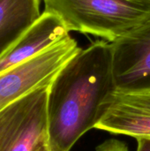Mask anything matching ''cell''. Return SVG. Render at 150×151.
I'll return each mask as SVG.
<instances>
[{
    "label": "cell",
    "mask_w": 150,
    "mask_h": 151,
    "mask_svg": "<svg viewBox=\"0 0 150 151\" xmlns=\"http://www.w3.org/2000/svg\"><path fill=\"white\" fill-rule=\"evenodd\" d=\"M95 128L135 139L150 138V90L114 91L105 101Z\"/></svg>",
    "instance_id": "8992f818"
},
{
    "label": "cell",
    "mask_w": 150,
    "mask_h": 151,
    "mask_svg": "<svg viewBox=\"0 0 150 151\" xmlns=\"http://www.w3.org/2000/svg\"><path fill=\"white\" fill-rule=\"evenodd\" d=\"M138 142L137 151H150V138L136 139Z\"/></svg>",
    "instance_id": "30bf717a"
},
{
    "label": "cell",
    "mask_w": 150,
    "mask_h": 151,
    "mask_svg": "<svg viewBox=\"0 0 150 151\" xmlns=\"http://www.w3.org/2000/svg\"><path fill=\"white\" fill-rule=\"evenodd\" d=\"M49 86L29 93L0 111V151H36L48 143Z\"/></svg>",
    "instance_id": "277c9868"
},
{
    "label": "cell",
    "mask_w": 150,
    "mask_h": 151,
    "mask_svg": "<svg viewBox=\"0 0 150 151\" xmlns=\"http://www.w3.org/2000/svg\"><path fill=\"white\" fill-rule=\"evenodd\" d=\"M68 35L69 32L60 17L44 11L0 58V73L33 58Z\"/></svg>",
    "instance_id": "52a82bcc"
},
{
    "label": "cell",
    "mask_w": 150,
    "mask_h": 151,
    "mask_svg": "<svg viewBox=\"0 0 150 151\" xmlns=\"http://www.w3.org/2000/svg\"><path fill=\"white\" fill-rule=\"evenodd\" d=\"M95 151H129V149L126 143L118 140L111 139L99 145Z\"/></svg>",
    "instance_id": "9c48e42d"
},
{
    "label": "cell",
    "mask_w": 150,
    "mask_h": 151,
    "mask_svg": "<svg viewBox=\"0 0 150 151\" xmlns=\"http://www.w3.org/2000/svg\"><path fill=\"white\" fill-rule=\"evenodd\" d=\"M41 14L40 0H0V58Z\"/></svg>",
    "instance_id": "ba28073f"
},
{
    "label": "cell",
    "mask_w": 150,
    "mask_h": 151,
    "mask_svg": "<svg viewBox=\"0 0 150 151\" xmlns=\"http://www.w3.org/2000/svg\"><path fill=\"white\" fill-rule=\"evenodd\" d=\"M36 151H50V148H49V146H48V143H44V144H42L38 150Z\"/></svg>",
    "instance_id": "8fae6325"
},
{
    "label": "cell",
    "mask_w": 150,
    "mask_h": 151,
    "mask_svg": "<svg viewBox=\"0 0 150 151\" xmlns=\"http://www.w3.org/2000/svg\"><path fill=\"white\" fill-rule=\"evenodd\" d=\"M111 42L98 41L80 50L49 86L48 146L71 151L103 117V107L116 91Z\"/></svg>",
    "instance_id": "6da1fadb"
},
{
    "label": "cell",
    "mask_w": 150,
    "mask_h": 151,
    "mask_svg": "<svg viewBox=\"0 0 150 151\" xmlns=\"http://www.w3.org/2000/svg\"><path fill=\"white\" fill-rule=\"evenodd\" d=\"M111 46L117 90H150V19L111 42Z\"/></svg>",
    "instance_id": "5b68a950"
},
{
    "label": "cell",
    "mask_w": 150,
    "mask_h": 151,
    "mask_svg": "<svg viewBox=\"0 0 150 151\" xmlns=\"http://www.w3.org/2000/svg\"><path fill=\"white\" fill-rule=\"evenodd\" d=\"M81 49L68 35L33 58L0 73V111L29 93L49 86Z\"/></svg>",
    "instance_id": "3957f363"
},
{
    "label": "cell",
    "mask_w": 150,
    "mask_h": 151,
    "mask_svg": "<svg viewBox=\"0 0 150 151\" xmlns=\"http://www.w3.org/2000/svg\"><path fill=\"white\" fill-rule=\"evenodd\" d=\"M67 31L112 42L150 19V0H43Z\"/></svg>",
    "instance_id": "7a4b0ae2"
}]
</instances>
